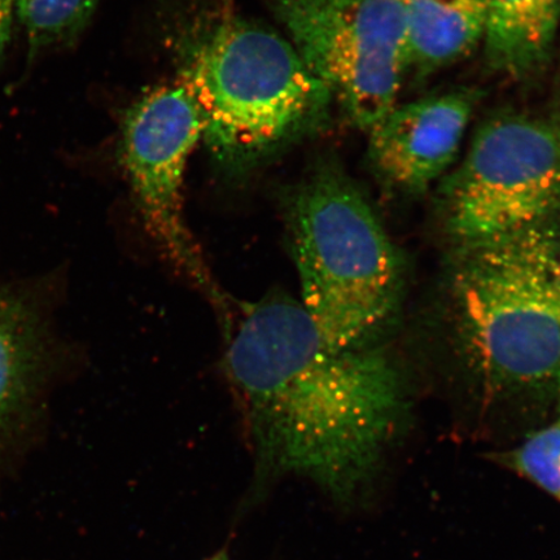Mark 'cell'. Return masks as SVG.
I'll use <instances>...</instances> for the list:
<instances>
[{
    "mask_svg": "<svg viewBox=\"0 0 560 560\" xmlns=\"http://www.w3.org/2000/svg\"><path fill=\"white\" fill-rule=\"evenodd\" d=\"M202 139L198 107L180 81L149 91L125 116L121 156L147 234L182 277L225 310L185 215L187 161Z\"/></svg>",
    "mask_w": 560,
    "mask_h": 560,
    "instance_id": "obj_7",
    "label": "cell"
},
{
    "mask_svg": "<svg viewBox=\"0 0 560 560\" xmlns=\"http://www.w3.org/2000/svg\"><path fill=\"white\" fill-rule=\"evenodd\" d=\"M55 363L51 320L38 296L0 284V452L39 417Z\"/></svg>",
    "mask_w": 560,
    "mask_h": 560,
    "instance_id": "obj_9",
    "label": "cell"
},
{
    "mask_svg": "<svg viewBox=\"0 0 560 560\" xmlns=\"http://www.w3.org/2000/svg\"><path fill=\"white\" fill-rule=\"evenodd\" d=\"M488 0H405L409 72L429 75L481 47Z\"/></svg>",
    "mask_w": 560,
    "mask_h": 560,
    "instance_id": "obj_11",
    "label": "cell"
},
{
    "mask_svg": "<svg viewBox=\"0 0 560 560\" xmlns=\"http://www.w3.org/2000/svg\"><path fill=\"white\" fill-rule=\"evenodd\" d=\"M180 82L199 109L202 139L231 166L319 129L334 103L295 46L240 20L209 35Z\"/></svg>",
    "mask_w": 560,
    "mask_h": 560,
    "instance_id": "obj_4",
    "label": "cell"
},
{
    "mask_svg": "<svg viewBox=\"0 0 560 560\" xmlns=\"http://www.w3.org/2000/svg\"><path fill=\"white\" fill-rule=\"evenodd\" d=\"M458 245L513 233L560 212V112L506 114L480 126L441 184Z\"/></svg>",
    "mask_w": 560,
    "mask_h": 560,
    "instance_id": "obj_5",
    "label": "cell"
},
{
    "mask_svg": "<svg viewBox=\"0 0 560 560\" xmlns=\"http://www.w3.org/2000/svg\"><path fill=\"white\" fill-rule=\"evenodd\" d=\"M559 27L560 0H488V66L511 80L529 79L548 65Z\"/></svg>",
    "mask_w": 560,
    "mask_h": 560,
    "instance_id": "obj_10",
    "label": "cell"
},
{
    "mask_svg": "<svg viewBox=\"0 0 560 560\" xmlns=\"http://www.w3.org/2000/svg\"><path fill=\"white\" fill-rule=\"evenodd\" d=\"M207 560H231V559H230V557L228 555V551L222 550L220 552H215L214 556L210 557Z\"/></svg>",
    "mask_w": 560,
    "mask_h": 560,
    "instance_id": "obj_15",
    "label": "cell"
},
{
    "mask_svg": "<svg viewBox=\"0 0 560 560\" xmlns=\"http://www.w3.org/2000/svg\"><path fill=\"white\" fill-rule=\"evenodd\" d=\"M301 58L365 132L409 72L405 0H272Z\"/></svg>",
    "mask_w": 560,
    "mask_h": 560,
    "instance_id": "obj_6",
    "label": "cell"
},
{
    "mask_svg": "<svg viewBox=\"0 0 560 560\" xmlns=\"http://www.w3.org/2000/svg\"><path fill=\"white\" fill-rule=\"evenodd\" d=\"M455 328L475 373L495 389L560 384V212L459 245Z\"/></svg>",
    "mask_w": 560,
    "mask_h": 560,
    "instance_id": "obj_2",
    "label": "cell"
},
{
    "mask_svg": "<svg viewBox=\"0 0 560 560\" xmlns=\"http://www.w3.org/2000/svg\"><path fill=\"white\" fill-rule=\"evenodd\" d=\"M478 102L458 89L394 105L368 131L375 173L401 192L430 190L453 170Z\"/></svg>",
    "mask_w": 560,
    "mask_h": 560,
    "instance_id": "obj_8",
    "label": "cell"
},
{
    "mask_svg": "<svg viewBox=\"0 0 560 560\" xmlns=\"http://www.w3.org/2000/svg\"><path fill=\"white\" fill-rule=\"evenodd\" d=\"M506 464L560 500V422L532 435L505 457Z\"/></svg>",
    "mask_w": 560,
    "mask_h": 560,
    "instance_id": "obj_13",
    "label": "cell"
},
{
    "mask_svg": "<svg viewBox=\"0 0 560 560\" xmlns=\"http://www.w3.org/2000/svg\"><path fill=\"white\" fill-rule=\"evenodd\" d=\"M300 304L336 349L371 347L394 317L400 256L359 187L319 166L280 202Z\"/></svg>",
    "mask_w": 560,
    "mask_h": 560,
    "instance_id": "obj_3",
    "label": "cell"
},
{
    "mask_svg": "<svg viewBox=\"0 0 560 560\" xmlns=\"http://www.w3.org/2000/svg\"><path fill=\"white\" fill-rule=\"evenodd\" d=\"M101 0H15L23 26L27 67L48 54L72 47L86 31Z\"/></svg>",
    "mask_w": 560,
    "mask_h": 560,
    "instance_id": "obj_12",
    "label": "cell"
},
{
    "mask_svg": "<svg viewBox=\"0 0 560 560\" xmlns=\"http://www.w3.org/2000/svg\"><path fill=\"white\" fill-rule=\"evenodd\" d=\"M223 368L258 485L293 476L341 503L363 492L405 409L387 357L373 347L328 346L300 301L270 291L230 326Z\"/></svg>",
    "mask_w": 560,
    "mask_h": 560,
    "instance_id": "obj_1",
    "label": "cell"
},
{
    "mask_svg": "<svg viewBox=\"0 0 560 560\" xmlns=\"http://www.w3.org/2000/svg\"><path fill=\"white\" fill-rule=\"evenodd\" d=\"M15 24V0H0V67H2L12 44Z\"/></svg>",
    "mask_w": 560,
    "mask_h": 560,
    "instance_id": "obj_14",
    "label": "cell"
}]
</instances>
